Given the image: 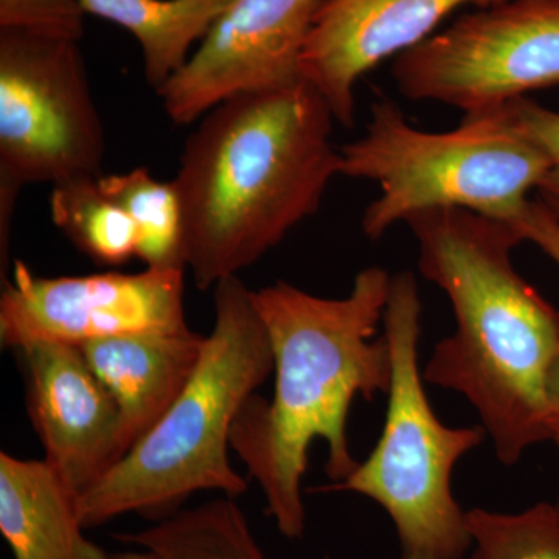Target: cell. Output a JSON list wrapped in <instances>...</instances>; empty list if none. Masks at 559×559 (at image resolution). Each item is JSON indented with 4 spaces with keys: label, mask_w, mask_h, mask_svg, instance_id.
<instances>
[{
    "label": "cell",
    "mask_w": 559,
    "mask_h": 559,
    "mask_svg": "<svg viewBox=\"0 0 559 559\" xmlns=\"http://www.w3.org/2000/svg\"><path fill=\"white\" fill-rule=\"evenodd\" d=\"M404 223L419 272L447 294L455 318L423 380L465 396L499 462L514 465L550 441L559 312L514 270L511 253L524 240L511 224L462 209L426 210Z\"/></svg>",
    "instance_id": "obj_2"
},
{
    "label": "cell",
    "mask_w": 559,
    "mask_h": 559,
    "mask_svg": "<svg viewBox=\"0 0 559 559\" xmlns=\"http://www.w3.org/2000/svg\"><path fill=\"white\" fill-rule=\"evenodd\" d=\"M334 121L307 81L235 95L202 117L173 179L198 288L238 277L318 212L340 175Z\"/></svg>",
    "instance_id": "obj_3"
},
{
    "label": "cell",
    "mask_w": 559,
    "mask_h": 559,
    "mask_svg": "<svg viewBox=\"0 0 559 559\" xmlns=\"http://www.w3.org/2000/svg\"><path fill=\"white\" fill-rule=\"evenodd\" d=\"M390 280L381 267L360 271L342 299L286 282L252 290L274 356V395L250 396L235 419L230 448L260 485L285 538L299 539L307 527L301 480L312 441L329 447L326 476L336 485L347 480L359 465L349 451V407L358 396L389 393L392 353L385 334H374Z\"/></svg>",
    "instance_id": "obj_1"
},
{
    "label": "cell",
    "mask_w": 559,
    "mask_h": 559,
    "mask_svg": "<svg viewBox=\"0 0 559 559\" xmlns=\"http://www.w3.org/2000/svg\"><path fill=\"white\" fill-rule=\"evenodd\" d=\"M340 154V175L380 186L362 216L364 235L373 241L433 209L514 223L550 167L510 103L465 114L455 130L428 132L412 127L399 103L380 97L366 134Z\"/></svg>",
    "instance_id": "obj_5"
},
{
    "label": "cell",
    "mask_w": 559,
    "mask_h": 559,
    "mask_svg": "<svg viewBox=\"0 0 559 559\" xmlns=\"http://www.w3.org/2000/svg\"><path fill=\"white\" fill-rule=\"evenodd\" d=\"M322 0H234L187 64L159 92L173 123L189 127L235 95L304 80L301 57Z\"/></svg>",
    "instance_id": "obj_10"
},
{
    "label": "cell",
    "mask_w": 559,
    "mask_h": 559,
    "mask_svg": "<svg viewBox=\"0 0 559 559\" xmlns=\"http://www.w3.org/2000/svg\"><path fill=\"white\" fill-rule=\"evenodd\" d=\"M471 559H559L557 503L539 502L521 513L466 511Z\"/></svg>",
    "instance_id": "obj_19"
},
{
    "label": "cell",
    "mask_w": 559,
    "mask_h": 559,
    "mask_svg": "<svg viewBox=\"0 0 559 559\" xmlns=\"http://www.w3.org/2000/svg\"><path fill=\"white\" fill-rule=\"evenodd\" d=\"M105 154L80 40L0 28V271L22 187L100 178Z\"/></svg>",
    "instance_id": "obj_7"
},
{
    "label": "cell",
    "mask_w": 559,
    "mask_h": 559,
    "mask_svg": "<svg viewBox=\"0 0 559 559\" xmlns=\"http://www.w3.org/2000/svg\"><path fill=\"white\" fill-rule=\"evenodd\" d=\"M91 16L138 40L146 84L159 92L179 72L234 0H79Z\"/></svg>",
    "instance_id": "obj_15"
},
{
    "label": "cell",
    "mask_w": 559,
    "mask_h": 559,
    "mask_svg": "<svg viewBox=\"0 0 559 559\" xmlns=\"http://www.w3.org/2000/svg\"><path fill=\"white\" fill-rule=\"evenodd\" d=\"M79 498L46 460L0 454V532L14 559H110L84 536Z\"/></svg>",
    "instance_id": "obj_14"
},
{
    "label": "cell",
    "mask_w": 559,
    "mask_h": 559,
    "mask_svg": "<svg viewBox=\"0 0 559 559\" xmlns=\"http://www.w3.org/2000/svg\"><path fill=\"white\" fill-rule=\"evenodd\" d=\"M506 0H322L301 75L329 103L337 123L352 128L356 84L382 61L418 46L455 11Z\"/></svg>",
    "instance_id": "obj_12"
},
{
    "label": "cell",
    "mask_w": 559,
    "mask_h": 559,
    "mask_svg": "<svg viewBox=\"0 0 559 559\" xmlns=\"http://www.w3.org/2000/svg\"><path fill=\"white\" fill-rule=\"evenodd\" d=\"M27 403L47 463L81 496L120 462V414L79 345L39 341L17 348Z\"/></svg>",
    "instance_id": "obj_11"
},
{
    "label": "cell",
    "mask_w": 559,
    "mask_h": 559,
    "mask_svg": "<svg viewBox=\"0 0 559 559\" xmlns=\"http://www.w3.org/2000/svg\"><path fill=\"white\" fill-rule=\"evenodd\" d=\"M110 559H160L157 555H154L153 551L139 549V547H134L132 550L128 551H119V554H112Z\"/></svg>",
    "instance_id": "obj_23"
},
{
    "label": "cell",
    "mask_w": 559,
    "mask_h": 559,
    "mask_svg": "<svg viewBox=\"0 0 559 559\" xmlns=\"http://www.w3.org/2000/svg\"><path fill=\"white\" fill-rule=\"evenodd\" d=\"M511 226L522 240L532 242L559 267V221L538 200H530L527 207ZM550 441L559 448V360L549 384Z\"/></svg>",
    "instance_id": "obj_22"
},
{
    "label": "cell",
    "mask_w": 559,
    "mask_h": 559,
    "mask_svg": "<svg viewBox=\"0 0 559 559\" xmlns=\"http://www.w3.org/2000/svg\"><path fill=\"white\" fill-rule=\"evenodd\" d=\"M100 178H76L53 186L50 215L76 249L103 266L138 257V229L131 216L106 197Z\"/></svg>",
    "instance_id": "obj_18"
},
{
    "label": "cell",
    "mask_w": 559,
    "mask_h": 559,
    "mask_svg": "<svg viewBox=\"0 0 559 559\" xmlns=\"http://www.w3.org/2000/svg\"><path fill=\"white\" fill-rule=\"evenodd\" d=\"M421 311L414 274L392 275L382 320L392 353L384 429L366 462L326 489L358 492L388 511L401 559H463L473 539L466 511L452 495V471L487 432L450 428L430 406L418 366Z\"/></svg>",
    "instance_id": "obj_6"
},
{
    "label": "cell",
    "mask_w": 559,
    "mask_h": 559,
    "mask_svg": "<svg viewBox=\"0 0 559 559\" xmlns=\"http://www.w3.org/2000/svg\"><path fill=\"white\" fill-rule=\"evenodd\" d=\"M205 337L189 329L179 333L123 334L80 345L119 409L121 459L189 384L200 364Z\"/></svg>",
    "instance_id": "obj_13"
},
{
    "label": "cell",
    "mask_w": 559,
    "mask_h": 559,
    "mask_svg": "<svg viewBox=\"0 0 559 559\" xmlns=\"http://www.w3.org/2000/svg\"><path fill=\"white\" fill-rule=\"evenodd\" d=\"M411 102L477 112L559 86V0H506L466 11L395 58Z\"/></svg>",
    "instance_id": "obj_8"
},
{
    "label": "cell",
    "mask_w": 559,
    "mask_h": 559,
    "mask_svg": "<svg viewBox=\"0 0 559 559\" xmlns=\"http://www.w3.org/2000/svg\"><path fill=\"white\" fill-rule=\"evenodd\" d=\"M106 197L119 204L138 229V257L148 270L186 271V230L175 182L154 179L148 168L100 176Z\"/></svg>",
    "instance_id": "obj_17"
},
{
    "label": "cell",
    "mask_w": 559,
    "mask_h": 559,
    "mask_svg": "<svg viewBox=\"0 0 559 559\" xmlns=\"http://www.w3.org/2000/svg\"><path fill=\"white\" fill-rule=\"evenodd\" d=\"M510 105L522 128L549 157L550 167L536 189V200L559 221V110L528 97Z\"/></svg>",
    "instance_id": "obj_21"
},
{
    "label": "cell",
    "mask_w": 559,
    "mask_h": 559,
    "mask_svg": "<svg viewBox=\"0 0 559 559\" xmlns=\"http://www.w3.org/2000/svg\"><path fill=\"white\" fill-rule=\"evenodd\" d=\"M557 507H558V510H559V500H558V502H557Z\"/></svg>",
    "instance_id": "obj_24"
},
{
    "label": "cell",
    "mask_w": 559,
    "mask_h": 559,
    "mask_svg": "<svg viewBox=\"0 0 559 559\" xmlns=\"http://www.w3.org/2000/svg\"><path fill=\"white\" fill-rule=\"evenodd\" d=\"M186 271L105 272L38 277L22 261L2 282L0 342L17 349L32 342L83 345L105 337L189 330L183 307Z\"/></svg>",
    "instance_id": "obj_9"
},
{
    "label": "cell",
    "mask_w": 559,
    "mask_h": 559,
    "mask_svg": "<svg viewBox=\"0 0 559 559\" xmlns=\"http://www.w3.org/2000/svg\"><path fill=\"white\" fill-rule=\"evenodd\" d=\"M84 16L79 0H0V28L81 40Z\"/></svg>",
    "instance_id": "obj_20"
},
{
    "label": "cell",
    "mask_w": 559,
    "mask_h": 559,
    "mask_svg": "<svg viewBox=\"0 0 559 559\" xmlns=\"http://www.w3.org/2000/svg\"><path fill=\"white\" fill-rule=\"evenodd\" d=\"M116 539L160 559H267L237 500L223 498L157 521Z\"/></svg>",
    "instance_id": "obj_16"
},
{
    "label": "cell",
    "mask_w": 559,
    "mask_h": 559,
    "mask_svg": "<svg viewBox=\"0 0 559 559\" xmlns=\"http://www.w3.org/2000/svg\"><path fill=\"white\" fill-rule=\"evenodd\" d=\"M215 323L193 377L175 403L79 498L84 528L128 513L162 521L194 492L240 498L248 481L230 465V432L250 396L274 373L266 326L238 277L215 286Z\"/></svg>",
    "instance_id": "obj_4"
}]
</instances>
